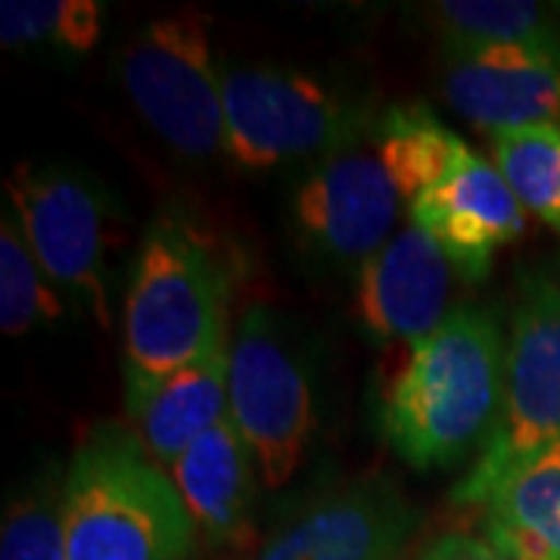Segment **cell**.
<instances>
[{
    "instance_id": "obj_23",
    "label": "cell",
    "mask_w": 560,
    "mask_h": 560,
    "mask_svg": "<svg viewBox=\"0 0 560 560\" xmlns=\"http://www.w3.org/2000/svg\"><path fill=\"white\" fill-rule=\"evenodd\" d=\"M418 560H508L499 555L489 541L464 536V533H448L436 539Z\"/></svg>"
},
{
    "instance_id": "obj_15",
    "label": "cell",
    "mask_w": 560,
    "mask_h": 560,
    "mask_svg": "<svg viewBox=\"0 0 560 560\" xmlns=\"http://www.w3.org/2000/svg\"><path fill=\"white\" fill-rule=\"evenodd\" d=\"M231 342L212 349L194 364L180 368L156 386L150 399L128 411L135 420L140 445L160 467L175 460L231 415Z\"/></svg>"
},
{
    "instance_id": "obj_9",
    "label": "cell",
    "mask_w": 560,
    "mask_h": 560,
    "mask_svg": "<svg viewBox=\"0 0 560 560\" xmlns=\"http://www.w3.org/2000/svg\"><path fill=\"white\" fill-rule=\"evenodd\" d=\"M405 200L383 168L377 150L349 147L302 178L293 197V219L308 249L334 265H364L393 241Z\"/></svg>"
},
{
    "instance_id": "obj_10",
    "label": "cell",
    "mask_w": 560,
    "mask_h": 560,
    "mask_svg": "<svg viewBox=\"0 0 560 560\" xmlns=\"http://www.w3.org/2000/svg\"><path fill=\"white\" fill-rule=\"evenodd\" d=\"M411 224L452 261L464 280H482L501 246L526 228V209L514 197L499 165L467 150L458 165L408 206Z\"/></svg>"
},
{
    "instance_id": "obj_6",
    "label": "cell",
    "mask_w": 560,
    "mask_h": 560,
    "mask_svg": "<svg viewBox=\"0 0 560 560\" xmlns=\"http://www.w3.org/2000/svg\"><path fill=\"white\" fill-rule=\"evenodd\" d=\"M228 393L265 489H283L300 470L318 415L308 361L268 302L246 305L237 320Z\"/></svg>"
},
{
    "instance_id": "obj_17",
    "label": "cell",
    "mask_w": 560,
    "mask_h": 560,
    "mask_svg": "<svg viewBox=\"0 0 560 560\" xmlns=\"http://www.w3.org/2000/svg\"><path fill=\"white\" fill-rule=\"evenodd\" d=\"M371 143L405 206H411L423 190L440 184L470 150L423 103H399L383 109Z\"/></svg>"
},
{
    "instance_id": "obj_8",
    "label": "cell",
    "mask_w": 560,
    "mask_h": 560,
    "mask_svg": "<svg viewBox=\"0 0 560 560\" xmlns=\"http://www.w3.org/2000/svg\"><path fill=\"white\" fill-rule=\"evenodd\" d=\"M7 194L44 275L109 327V212L101 190L60 165H20L7 180Z\"/></svg>"
},
{
    "instance_id": "obj_13",
    "label": "cell",
    "mask_w": 560,
    "mask_h": 560,
    "mask_svg": "<svg viewBox=\"0 0 560 560\" xmlns=\"http://www.w3.org/2000/svg\"><path fill=\"white\" fill-rule=\"evenodd\" d=\"M445 103L489 138L560 125V47H482L452 54Z\"/></svg>"
},
{
    "instance_id": "obj_5",
    "label": "cell",
    "mask_w": 560,
    "mask_h": 560,
    "mask_svg": "<svg viewBox=\"0 0 560 560\" xmlns=\"http://www.w3.org/2000/svg\"><path fill=\"white\" fill-rule=\"evenodd\" d=\"M560 442V283L526 275L511 315L501 411L470 474L455 486L460 508L482 504L523 460Z\"/></svg>"
},
{
    "instance_id": "obj_19",
    "label": "cell",
    "mask_w": 560,
    "mask_h": 560,
    "mask_svg": "<svg viewBox=\"0 0 560 560\" xmlns=\"http://www.w3.org/2000/svg\"><path fill=\"white\" fill-rule=\"evenodd\" d=\"M60 287L44 275L32 246L22 234L16 212L0 219V330L22 337L40 324L62 318Z\"/></svg>"
},
{
    "instance_id": "obj_2",
    "label": "cell",
    "mask_w": 560,
    "mask_h": 560,
    "mask_svg": "<svg viewBox=\"0 0 560 560\" xmlns=\"http://www.w3.org/2000/svg\"><path fill=\"white\" fill-rule=\"evenodd\" d=\"M231 268L187 219L160 215L140 241L125 296V408L228 342Z\"/></svg>"
},
{
    "instance_id": "obj_21",
    "label": "cell",
    "mask_w": 560,
    "mask_h": 560,
    "mask_svg": "<svg viewBox=\"0 0 560 560\" xmlns=\"http://www.w3.org/2000/svg\"><path fill=\"white\" fill-rule=\"evenodd\" d=\"M103 3L97 0H3L0 44L3 47H60L88 54L97 47Z\"/></svg>"
},
{
    "instance_id": "obj_16",
    "label": "cell",
    "mask_w": 560,
    "mask_h": 560,
    "mask_svg": "<svg viewBox=\"0 0 560 560\" xmlns=\"http://www.w3.org/2000/svg\"><path fill=\"white\" fill-rule=\"evenodd\" d=\"M482 533L508 560H560V442L492 489L482 501Z\"/></svg>"
},
{
    "instance_id": "obj_22",
    "label": "cell",
    "mask_w": 560,
    "mask_h": 560,
    "mask_svg": "<svg viewBox=\"0 0 560 560\" xmlns=\"http://www.w3.org/2000/svg\"><path fill=\"white\" fill-rule=\"evenodd\" d=\"M0 560H66L62 480L47 474L7 508Z\"/></svg>"
},
{
    "instance_id": "obj_20",
    "label": "cell",
    "mask_w": 560,
    "mask_h": 560,
    "mask_svg": "<svg viewBox=\"0 0 560 560\" xmlns=\"http://www.w3.org/2000/svg\"><path fill=\"white\" fill-rule=\"evenodd\" d=\"M492 162L523 209L560 231V125L495 135Z\"/></svg>"
},
{
    "instance_id": "obj_11",
    "label": "cell",
    "mask_w": 560,
    "mask_h": 560,
    "mask_svg": "<svg viewBox=\"0 0 560 560\" xmlns=\"http://www.w3.org/2000/svg\"><path fill=\"white\" fill-rule=\"evenodd\" d=\"M418 511L383 477H364L280 526L253 560H396Z\"/></svg>"
},
{
    "instance_id": "obj_7",
    "label": "cell",
    "mask_w": 560,
    "mask_h": 560,
    "mask_svg": "<svg viewBox=\"0 0 560 560\" xmlns=\"http://www.w3.org/2000/svg\"><path fill=\"white\" fill-rule=\"evenodd\" d=\"M119 75L156 135L187 160L224 150V97L209 22L172 13L143 25L125 47Z\"/></svg>"
},
{
    "instance_id": "obj_12",
    "label": "cell",
    "mask_w": 560,
    "mask_h": 560,
    "mask_svg": "<svg viewBox=\"0 0 560 560\" xmlns=\"http://www.w3.org/2000/svg\"><path fill=\"white\" fill-rule=\"evenodd\" d=\"M452 261L420 228L408 224L359 268L355 318L368 340L408 349L448 318Z\"/></svg>"
},
{
    "instance_id": "obj_18",
    "label": "cell",
    "mask_w": 560,
    "mask_h": 560,
    "mask_svg": "<svg viewBox=\"0 0 560 560\" xmlns=\"http://www.w3.org/2000/svg\"><path fill=\"white\" fill-rule=\"evenodd\" d=\"M452 54L482 47H560L551 13L529 0H440L430 7Z\"/></svg>"
},
{
    "instance_id": "obj_3",
    "label": "cell",
    "mask_w": 560,
    "mask_h": 560,
    "mask_svg": "<svg viewBox=\"0 0 560 560\" xmlns=\"http://www.w3.org/2000/svg\"><path fill=\"white\" fill-rule=\"evenodd\" d=\"M66 560H190L197 523L125 427H94L62 474Z\"/></svg>"
},
{
    "instance_id": "obj_4",
    "label": "cell",
    "mask_w": 560,
    "mask_h": 560,
    "mask_svg": "<svg viewBox=\"0 0 560 560\" xmlns=\"http://www.w3.org/2000/svg\"><path fill=\"white\" fill-rule=\"evenodd\" d=\"M224 153L246 172L283 162L334 156L359 147L374 125L364 103H352L308 72L271 62L224 66Z\"/></svg>"
},
{
    "instance_id": "obj_14",
    "label": "cell",
    "mask_w": 560,
    "mask_h": 560,
    "mask_svg": "<svg viewBox=\"0 0 560 560\" xmlns=\"http://www.w3.org/2000/svg\"><path fill=\"white\" fill-rule=\"evenodd\" d=\"M256 470L253 448L228 415L168 467V477L206 539L237 545L249 533Z\"/></svg>"
},
{
    "instance_id": "obj_1",
    "label": "cell",
    "mask_w": 560,
    "mask_h": 560,
    "mask_svg": "<svg viewBox=\"0 0 560 560\" xmlns=\"http://www.w3.org/2000/svg\"><path fill=\"white\" fill-rule=\"evenodd\" d=\"M401 361L383 386L381 427L408 467H452L489 440L504 393V337L499 318L474 302L448 318Z\"/></svg>"
}]
</instances>
